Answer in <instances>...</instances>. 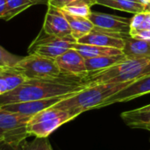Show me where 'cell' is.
<instances>
[{"instance_id": "6da1fadb", "label": "cell", "mask_w": 150, "mask_h": 150, "mask_svg": "<svg viewBox=\"0 0 150 150\" xmlns=\"http://www.w3.org/2000/svg\"><path fill=\"white\" fill-rule=\"evenodd\" d=\"M86 86L83 79L67 75L55 78L27 79L12 91L0 96V105L71 95Z\"/></svg>"}, {"instance_id": "7a4b0ae2", "label": "cell", "mask_w": 150, "mask_h": 150, "mask_svg": "<svg viewBox=\"0 0 150 150\" xmlns=\"http://www.w3.org/2000/svg\"><path fill=\"white\" fill-rule=\"evenodd\" d=\"M131 83L132 82L88 85L77 93L62 100L53 107L67 111L76 118L86 111L98 109L108 98L124 89Z\"/></svg>"}, {"instance_id": "3957f363", "label": "cell", "mask_w": 150, "mask_h": 150, "mask_svg": "<svg viewBox=\"0 0 150 150\" xmlns=\"http://www.w3.org/2000/svg\"><path fill=\"white\" fill-rule=\"evenodd\" d=\"M150 75V59L126 58L119 63L98 72L89 74L83 82L88 85L134 82Z\"/></svg>"}, {"instance_id": "277c9868", "label": "cell", "mask_w": 150, "mask_h": 150, "mask_svg": "<svg viewBox=\"0 0 150 150\" xmlns=\"http://www.w3.org/2000/svg\"><path fill=\"white\" fill-rule=\"evenodd\" d=\"M74 119L67 111L50 107L31 117L27 123V133L34 137H48L61 126Z\"/></svg>"}, {"instance_id": "5b68a950", "label": "cell", "mask_w": 150, "mask_h": 150, "mask_svg": "<svg viewBox=\"0 0 150 150\" xmlns=\"http://www.w3.org/2000/svg\"><path fill=\"white\" fill-rule=\"evenodd\" d=\"M32 116L11 112L0 107V143L19 146L29 136L27 123Z\"/></svg>"}, {"instance_id": "8992f818", "label": "cell", "mask_w": 150, "mask_h": 150, "mask_svg": "<svg viewBox=\"0 0 150 150\" xmlns=\"http://www.w3.org/2000/svg\"><path fill=\"white\" fill-rule=\"evenodd\" d=\"M76 40L72 36H54L46 33L42 29L37 37L30 44L27 52L28 54H34L40 56L55 60L68 50L73 48Z\"/></svg>"}, {"instance_id": "52a82bcc", "label": "cell", "mask_w": 150, "mask_h": 150, "mask_svg": "<svg viewBox=\"0 0 150 150\" xmlns=\"http://www.w3.org/2000/svg\"><path fill=\"white\" fill-rule=\"evenodd\" d=\"M15 69L21 72L26 79L55 78L62 75L55 60L31 54L17 63Z\"/></svg>"}, {"instance_id": "ba28073f", "label": "cell", "mask_w": 150, "mask_h": 150, "mask_svg": "<svg viewBox=\"0 0 150 150\" xmlns=\"http://www.w3.org/2000/svg\"><path fill=\"white\" fill-rule=\"evenodd\" d=\"M129 37H131L130 34L113 33L94 27L90 33L76 40V42L81 44L114 47L123 50V48L125 47L126 40Z\"/></svg>"}, {"instance_id": "9c48e42d", "label": "cell", "mask_w": 150, "mask_h": 150, "mask_svg": "<svg viewBox=\"0 0 150 150\" xmlns=\"http://www.w3.org/2000/svg\"><path fill=\"white\" fill-rule=\"evenodd\" d=\"M149 93H150V75L142 76L132 82L127 87L108 98L99 106V108H103L116 103L127 102Z\"/></svg>"}, {"instance_id": "30bf717a", "label": "cell", "mask_w": 150, "mask_h": 150, "mask_svg": "<svg viewBox=\"0 0 150 150\" xmlns=\"http://www.w3.org/2000/svg\"><path fill=\"white\" fill-rule=\"evenodd\" d=\"M55 62L62 74L84 79L89 72L86 68L85 59L74 48H71L55 59Z\"/></svg>"}, {"instance_id": "8fae6325", "label": "cell", "mask_w": 150, "mask_h": 150, "mask_svg": "<svg viewBox=\"0 0 150 150\" xmlns=\"http://www.w3.org/2000/svg\"><path fill=\"white\" fill-rule=\"evenodd\" d=\"M88 18L94 27L113 33L130 34L131 18L94 11H91Z\"/></svg>"}, {"instance_id": "7c38bea8", "label": "cell", "mask_w": 150, "mask_h": 150, "mask_svg": "<svg viewBox=\"0 0 150 150\" xmlns=\"http://www.w3.org/2000/svg\"><path fill=\"white\" fill-rule=\"evenodd\" d=\"M76 94V93H75ZM73 95V94H71ZM61 96L52 98H46V99H40V100H32V101H26V102H20V103H12V104H6L0 105L2 109H4L6 111L20 113L27 116H33L43 110L48 109L50 107H53L62 100L65 99L66 98L71 96Z\"/></svg>"}, {"instance_id": "4fadbf2b", "label": "cell", "mask_w": 150, "mask_h": 150, "mask_svg": "<svg viewBox=\"0 0 150 150\" xmlns=\"http://www.w3.org/2000/svg\"><path fill=\"white\" fill-rule=\"evenodd\" d=\"M42 30L50 35L65 37L71 35L70 26L62 10L48 5Z\"/></svg>"}, {"instance_id": "5bb4252c", "label": "cell", "mask_w": 150, "mask_h": 150, "mask_svg": "<svg viewBox=\"0 0 150 150\" xmlns=\"http://www.w3.org/2000/svg\"><path fill=\"white\" fill-rule=\"evenodd\" d=\"M27 79L15 68H5L0 70V96L18 88Z\"/></svg>"}, {"instance_id": "9a60e30c", "label": "cell", "mask_w": 150, "mask_h": 150, "mask_svg": "<svg viewBox=\"0 0 150 150\" xmlns=\"http://www.w3.org/2000/svg\"><path fill=\"white\" fill-rule=\"evenodd\" d=\"M84 59L99 57V56H110V55H119L122 54L123 51L119 48L101 47L97 45L90 44H81L76 42L73 47Z\"/></svg>"}, {"instance_id": "2e32d148", "label": "cell", "mask_w": 150, "mask_h": 150, "mask_svg": "<svg viewBox=\"0 0 150 150\" xmlns=\"http://www.w3.org/2000/svg\"><path fill=\"white\" fill-rule=\"evenodd\" d=\"M123 54L127 58L150 59V40L129 37L126 40Z\"/></svg>"}, {"instance_id": "e0dca14e", "label": "cell", "mask_w": 150, "mask_h": 150, "mask_svg": "<svg viewBox=\"0 0 150 150\" xmlns=\"http://www.w3.org/2000/svg\"><path fill=\"white\" fill-rule=\"evenodd\" d=\"M62 11L63 12L65 18H67V20L69 22V25L70 30H71V35L76 40H79L80 38L87 35L93 30L94 25L88 18L72 15V14H69L62 10Z\"/></svg>"}, {"instance_id": "ac0fdd59", "label": "cell", "mask_w": 150, "mask_h": 150, "mask_svg": "<svg viewBox=\"0 0 150 150\" xmlns=\"http://www.w3.org/2000/svg\"><path fill=\"white\" fill-rule=\"evenodd\" d=\"M121 119L128 127L144 130L150 129V110L141 111L134 109L121 113Z\"/></svg>"}, {"instance_id": "d6986e66", "label": "cell", "mask_w": 150, "mask_h": 150, "mask_svg": "<svg viewBox=\"0 0 150 150\" xmlns=\"http://www.w3.org/2000/svg\"><path fill=\"white\" fill-rule=\"evenodd\" d=\"M127 56L122 54L119 55H110V56H99L85 59V64L89 74L96 73L104 69H106L120 62L125 60Z\"/></svg>"}, {"instance_id": "ffe728a7", "label": "cell", "mask_w": 150, "mask_h": 150, "mask_svg": "<svg viewBox=\"0 0 150 150\" xmlns=\"http://www.w3.org/2000/svg\"><path fill=\"white\" fill-rule=\"evenodd\" d=\"M97 4L134 14L145 11L146 10V5L138 0H97Z\"/></svg>"}, {"instance_id": "44dd1931", "label": "cell", "mask_w": 150, "mask_h": 150, "mask_svg": "<svg viewBox=\"0 0 150 150\" xmlns=\"http://www.w3.org/2000/svg\"><path fill=\"white\" fill-rule=\"evenodd\" d=\"M34 4L33 0H6V8L3 19L9 21Z\"/></svg>"}, {"instance_id": "7402d4cb", "label": "cell", "mask_w": 150, "mask_h": 150, "mask_svg": "<svg viewBox=\"0 0 150 150\" xmlns=\"http://www.w3.org/2000/svg\"><path fill=\"white\" fill-rule=\"evenodd\" d=\"M21 150H53L47 137H35L32 142H23Z\"/></svg>"}, {"instance_id": "603a6c76", "label": "cell", "mask_w": 150, "mask_h": 150, "mask_svg": "<svg viewBox=\"0 0 150 150\" xmlns=\"http://www.w3.org/2000/svg\"><path fill=\"white\" fill-rule=\"evenodd\" d=\"M21 59V56L13 54L0 46V69L15 68L17 63Z\"/></svg>"}, {"instance_id": "cb8c5ba5", "label": "cell", "mask_w": 150, "mask_h": 150, "mask_svg": "<svg viewBox=\"0 0 150 150\" xmlns=\"http://www.w3.org/2000/svg\"><path fill=\"white\" fill-rule=\"evenodd\" d=\"M91 5H90L88 4H76L68 5L61 10H62L69 14H72V15L88 18L90 16V14L91 13Z\"/></svg>"}, {"instance_id": "d4e9b609", "label": "cell", "mask_w": 150, "mask_h": 150, "mask_svg": "<svg viewBox=\"0 0 150 150\" xmlns=\"http://www.w3.org/2000/svg\"><path fill=\"white\" fill-rule=\"evenodd\" d=\"M76 4H88L92 6L97 4V0H48L47 5H51L58 9H62L68 5Z\"/></svg>"}, {"instance_id": "484cf974", "label": "cell", "mask_w": 150, "mask_h": 150, "mask_svg": "<svg viewBox=\"0 0 150 150\" xmlns=\"http://www.w3.org/2000/svg\"><path fill=\"white\" fill-rule=\"evenodd\" d=\"M130 36L137 40H150V29H142V30H131Z\"/></svg>"}, {"instance_id": "4316f807", "label": "cell", "mask_w": 150, "mask_h": 150, "mask_svg": "<svg viewBox=\"0 0 150 150\" xmlns=\"http://www.w3.org/2000/svg\"><path fill=\"white\" fill-rule=\"evenodd\" d=\"M145 16V11L134 14V16L131 18V30H139L143 23ZM130 30V31H131Z\"/></svg>"}, {"instance_id": "83f0119b", "label": "cell", "mask_w": 150, "mask_h": 150, "mask_svg": "<svg viewBox=\"0 0 150 150\" xmlns=\"http://www.w3.org/2000/svg\"><path fill=\"white\" fill-rule=\"evenodd\" d=\"M142 29H150V11H145L144 20L139 30H142Z\"/></svg>"}, {"instance_id": "f1b7e54d", "label": "cell", "mask_w": 150, "mask_h": 150, "mask_svg": "<svg viewBox=\"0 0 150 150\" xmlns=\"http://www.w3.org/2000/svg\"><path fill=\"white\" fill-rule=\"evenodd\" d=\"M0 150H21V145L14 146L7 143H0Z\"/></svg>"}, {"instance_id": "f546056e", "label": "cell", "mask_w": 150, "mask_h": 150, "mask_svg": "<svg viewBox=\"0 0 150 150\" xmlns=\"http://www.w3.org/2000/svg\"><path fill=\"white\" fill-rule=\"evenodd\" d=\"M6 8V0H0V18H4Z\"/></svg>"}, {"instance_id": "4dcf8cb0", "label": "cell", "mask_w": 150, "mask_h": 150, "mask_svg": "<svg viewBox=\"0 0 150 150\" xmlns=\"http://www.w3.org/2000/svg\"><path fill=\"white\" fill-rule=\"evenodd\" d=\"M35 4H47L48 0H33Z\"/></svg>"}, {"instance_id": "1f68e13d", "label": "cell", "mask_w": 150, "mask_h": 150, "mask_svg": "<svg viewBox=\"0 0 150 150\" xmlns=\"http://www.w3.org/2000/svg\"><path fill=\"white\" fill-rule=\"evenodd\" d=\"M138 110H141V111H148L150 110V104L149 105H147L143 107H141V108H138Z\"/></svg>"}, {"instance_id": "d6a6232c", "label": "cell", "mask_w": 150, "mask_h": 150, "mask_svg": "<svg viewBox=\"0 0 150 150\" xmlns=\"http://www.w3.org/2000/svg\"><path fill=\"white\" fill-rule=\"evenodd\" d=\"M138 1L140 3H142V4H144V5H148L150 3V0H138Z\"/></svg>"}, {"instance_id": "836d02e7", "label": "cell", "mask_w": 150, "mask_h": 150, "mask_svg": "<svg viewBox=\"0 0 150 150\" xmlns=\"http://www.w3.org/2000/svg\"><path fill=\"white\" fill-rule=\"evenodd\" d=\"M145 11H150V3L148 4V5H146V10H145Z\"/></svg>"}, {"instance_id": "e575fe53", "label": "cell", "mask_w": 150, "mask_h": 150, "mask_svg": "<svg viewBox=\"0 0 150 150\" xmlns=\"http://www.w3.org/2000/svg\"><path fill=\"white\" fill-rule=\"evenodd\" d=\"M1 69H0V70H1Z\"/></svg>"}, {"instance_id": "d590c367", "label": "cell", "mask_w": 150, "mask_h": 150, "mask_svg": "<svg viewBox=\"0 0 150 150\" xmlns=\"http://www.w3.org/2000/svg\"><path fill=\"white\" fill-rule=\"evenodd\" d=\"M149 132H150V129H149Z\"/></svg>"}]
</instances>
